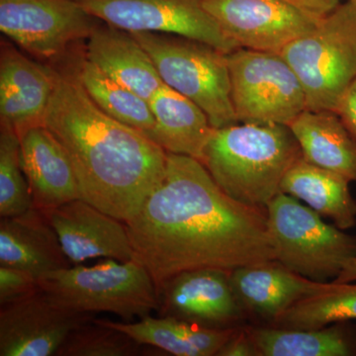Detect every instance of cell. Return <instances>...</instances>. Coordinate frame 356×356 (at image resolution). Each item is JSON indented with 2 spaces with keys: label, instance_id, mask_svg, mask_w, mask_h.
Returning a JSON list of instances; mask_svg holds the SVG:
<instances>
[{
  "label": "cell",
  "instance_id": "obj_31",
  "mask_svg": "<svg viewBox=\"0 0 356 356\" xmlns=\"http://www.w3.org/2000/svg\"><path fill=\"white\" fill-rule=\"evenodd\" d=\"M336 113L356 140V79L341 97Z\"/></svg>",
  "mask_w": 356,
  "mask_h": 356
},
{
  "label": "cell",
  "instance_id": "obj_5",
  "mask_svg": "<svg viewBox=\"0 0 356 356\" xmlns=\"http://www.w3.org/2000/svg\"><path fill=\"white\" fill-rule=\"evenodd\" d=\"M280 54L303 86L307 109L336 112L356 79L355 7L348 1L339 4Z\"/></svg>",
  "mask_w": 356,
  "mask_h": 356
},
{
  "label": "cell",
  "instance_id": "obj_14",
  "mask_svg": "<svg viewBox=\"0 0 356 356\" xmlns=\"http://www.w3.org/2000/svg\"><path fill=\"white\" fill-rule=\"evenodd\" d=\"M57 233L70 264L104 257L127 262L135 259L126 222L74 199L44 212Z\"/></svg>",
  "mask_w": 356,
  "mask_h": 356
},
{
  "label": "cell",
  "instance_id": "obj_10",
  "mask_svg": "<svg viewBox=\"0 0 356 356\" xmlns=\"http://www.w3.org/2000/svg\"><path fill=\"white\" fill-rule=\"evenodd\" d=\"M98 20L74 0H0V30L40 60L60 58L88 40Z\"/></svg>",
  "mask_w": 356,
  "mask_h": 356
},
{
  "label": "cell",
  "instance_id": "obj_19",
  "mask_svg": "<svg viewBox=\"0 0 356 356\" xmlns=\"http://www.w3.org/2000/svg\"><path fill=\"white\" fill-rule=\"evenodd\" d=\"M84 57L147 102L165 84L153 60L135 37L106 23L98 25L88 37Z\"/></svg>",
  "mask_w": 356,
  "mask_h": 356
},
{
  "label": "cell",
  "instance_id": "obj_30",
  "mask_svg": "<svg viewBox=\"0 0 356 356\" xmlns=\"http://www.w3.org/2000/svg\"><path fill=\"white\" fill-rule=\"evenodd\" d=\"M218 356H257L254 344L248 336L247 327H241L228 343L222 346Z\"/></svg>",
  "mask_w": 356,
  "mask_h": 356
},
{
  "label": "cell",
  "instance_id": "obj_13",
  "mask_svg": "<svg viewBox=\"0 0 356 356\" xmlns=\"http://www.w3.org/2000/svg\"><path fill=\"white\" fill-rule=\"evenodd\" d=\"M229 273L201 268L170 278L159 290L161 316L210 329L238 327L245 314L234 295Z\"/></svg>",
  "mask_w": 356,
  "mask_h": 356
},
{
  "label": "cell",
  "instance_id": "obj_21",
  "mask_svg": "<svg viewBox=\"0 0 356 356\" xmlns=\"http://www.w3.org/2000/svg\"><path fill=\"white\" fill-rule=\"evenodd\" d=\"M98 320L123 332L140 346L147 344L177 356L218 355L241 327L210 329L172 317L151 315L140 318L139 322Z\"/></svg>",
  "mask_w": 356,
  "mask_h": 356
},
{
  "label": "cell",
  "instance_id": "obj_29",
  "mask_svg": "<svg viewBox=\"0 0 356 356\" xmlns=\"http://www.w3.org/2000/svg\"><path fill=\"white\" fill-rule=\"evenodd\" d=\"M39 287L34 274L14 267L0 266V304L6 303Z\"/></svg>",
  "mask_w": 356,
  "mask_h": 356
},
{
  "label": "cell",
  "instance_id": "obj_3",
  "mask_svg": "<svg viewBox=\"0 0 356 356\" xmlns=\"http://www.w3.org/2000/svg\"><path fill=\"white\" fill-rule=\"evenodd\" d=\"M301 156L298 140L288 126L236 123L213 129L200 161L229 197L266 208Z\"/></svg>",
  "mask_w": 356,
  "mask_h": 356
},
{
  "label": "cell",
  "instance_id": "obj_11",
  "mask_svg": "<svg viewBox=\"0 0 356 356\" xmlns=\"http://www.w3.org/2000/svg\"><path fill=\"white\" fill-rule=\"evenodd\" d=\"M205 10L240 48L280 53L318 24L285 0H203Z\"/></svg>",
  "mask_w": 356,
  "mask_h": 356
},
{
  "label": "cell",
  "instance_id": "obj_22",
  "mask_svg": "<svg viewBox=\"0 0 356 356\" xmlns=\"http://www.w3.org/2000/svg\"><path fill=\"white\" fill-rule=\"evenodd\" d=\"M288 127L305 161L356 182V140L336 112L307 109Z\"/></svg>",
  "mask_w": 356,
  "mask_h": 356
},
{
  "label": "cell",
  "instance_id": "obj_27",
  "mask_svg": "<svg viewBox=\"0 0 356 356\" xmlns=\"http://www.w3.org/2000/svg\"><path fill=\"white\" fill-rule=\"evenodd\" d=\"M34 208L29 185L21 165L18 134L0 129V217H13Z\"/></svg>",
  "mask_w": 356,
  "mask_h": 356
},
{
  "label": "cell",
  "instance_id": "obj_26",
  "mask_svg": "<svg viewBox=\"0 0 356 356\" xmlns=\"http://www.w3.org/2000/svg\"><path fill=\"white\" fill-rule=\"evenodd\" d=\"M334 282V281H332ZM356 320V283H337L327 291L297 302L270 324L292 329H316Z\"/></svg>",
  "mask_w": 356,
  "mask_h": 356
},
{
  "label": "cell",
  "instance_id": "obj_15",
  "mask_svg": "<svg viewBox=\"0 0 356 356\" xmlns=\"http://www.w3.org/2000/svg\"><path fill=\"white\" fill-rule=\"evenodd\" d=\"M57 72L35 62L13 44H1L0 120L18 136L44 125L56 88Z\"/></svg>",
  "mask_w": 356,
  "mask_h": 356
},
{
  "label": "cell",
  "instance_id": "obj_28",
  "mask_svg": "<svg viewBox=\"0 0 356 356\" xmlns=\"http://www.w3.org/2000/svg\"><path fill=\"white\" fill-rule=\"evenodd\" d=\"M140 344L123 332L92 318L70 332L57 356H133Z\"/></svg>",
  "mask_w": 356,
  "mask_h": 356
},
{
  "label": "cell",
  "instance_id": "obj_2",
  "mask_svg": "<svg viewBox=\"0 0 356 356\" xmlns=\"http://www.w3.org/2000/svg\"><path fill=\"white\" fill-rule=\"evenodd\" d=\"M44 125L69 156L81 198L121 221L137 214L165 175V149L103 112L76 72H57Z\"/></svg>",
  "mask_w": 356,
  "mask_h": 356
},
{
  "label": "cell",
  "instance_id": "obj_6",
  "mask_svg": "<svg viewBox=\"0 0 356 356\" xmlns=\"http://www.w3.org/2000/svg\"><path fill=\"white\" fill-rule=\"evenodd\" d=\"M153 60L163 83L207 114L214 129L238 123L231 97L227 54L210 44L165 33H131Z\"/></svg>",
  "mask_w": 356,
  "mask_h": 356
},
{
  "label": "cell",
  "instance_id": "obj_32",
  "mask_svg": "<svg viewBox=\"0 0 356 356\" xmlns=\"http://www.w3.org/2000/svg\"><path fill=\"white\" fill-rule=\"evenodd\" d=\"M318 19L331 13L341 4V0H285Z\"/></svg>",
  "mask_w": 356,
  "mask_h": 356
},
{
  "label": "cell",
  "instance_id": "obj_34",
  "mask_svg": "<svg viewBox=\"0 0 356 356\" xmlns=\"http://www.w3.org/2000/svg\"><path fill=\"white\" fill-rule=\"evenodd\" d=\"M348 2H350V3L351 4V6H353V7H355V10H356V0H348Z\"/></svg>",
  "mask_w": 356,
  "mask_h": 356
},
{
  "label": "cell",
  "instance_id": "obj_1",
  "mask_svg": "<svg viewBox=\"0 0 356 356\" xmlns=\"http://www.w3.org/2000/svg\"><path fill=\"white\" fill-rule=\"evenodd\" d=\"M126 226L134 259L158 293L184 271L275 259L266 208L229 197L200 161L182 154L168 153L165 175Z\"/></svg>",
  "mask_w": 356,
  "mask_h": 356
},
{
  "label": "cell",
  "instance_id": "obj_12",
  "mask_svg": "<svg viewBox=\"0 0 356 356\" xmlns=\"http://www.w3.org/2000/svg\"><path fill=\"white\" fill-rule=\"evenodd\" d=\"M92 318L57 305L38 287L0 304V356L55 355L70 332Z\"/></svg>",
  "mask_w": 356,
  "mask_h": 356
},
{
  "label": "cell",
  "instance_id": "obj_9",
  "mask_svg": "<svg viewBox=\"0 0 356 356\" xmlns=\"http://www.w3.org/2000/svg\"><path fill=\"white\" fill-rule=\"evenodd\" d=\"M106 24L130 33L177 35L228 54L240 48L205 10L203 0H74Z\"/></svg>",
  "mask_w": 356,
  "mask_h": 356
},
{
  "label": "cell",
  "instance_id": "obj_16",
  "mask_svg": "<svg viewBox=\"0 0 356 356\" xmlns=\"http://www.w3.org/2000/svg\"><path fill=\"white\" fill-rule=\"evenodd\" d=\"M229 282L245 315L264 318L270 324L297 302L334 286L332 281L309 280L276 259L234 269L229 273Z\"/></svg>",
  "mask_w": 356,
  "mask_h": 356
},
{
  "label": "cell",
  "instance_id": "obj_24",
  "mask_svg": "<svg viewBox=\"0 0 356 356\" xmlns=\"http://www.w3.org/2000/svg\"><path fill=\"white\" fill-rule=\"evenodd\" d=\"M257 356H353L356 332L348 322L316 329L248 327Z\"/></svg>",
  "mask_w": 356,
  "mask_h": 356
},
{
  "label": "cell",
  "instance_id": "obj_17",
  "mask_svg": "<svg viewBox=\"0 0 356 356\" xmlns=\"http://www.w3.org/2000/svg\"><path fill=\"white\" fill-rule=\"evenodd\" d=\"M19 139L21 165L34 208L48 212L81 198L69 156L46 126L27 129Z\"/></svg>",
  "mask_w": 356,
  "mask_h": 356
},
{
  "label": "cell",
  "instance_id": "obj_7",
  "mask_svg": "<svg viewBox=\"0 0 356 356\" xmlns=\"http://www.w3.org/2000/svg\"><path fill=\"white\" fill-rule=\"evenodd\" d=\"M267 227L275 259L314 281H334L356 257V236L323 221L321 215L285 193L266 207Z\"/></svg>",
  "mask_w": 356,
  "mask_h": 356
},
{
  "label": "cell",
  "instance_id": "obj_23",
  "mask_svg": "<svg viewBox=\"0 0 356 356\" xmlns=\"http://www.w3.org/2000/svg\"><path fill=\"white\" fill-rule=\"evenodd\" d=\"M350 182L343 175L301 156L283 177L280 193L304 201L321 216L330 218L334 226L346 231L356 225V199L351 195Z\"/></svg>",
  "mask_w": 356,
  "mask_h": 356
},
{
  "label": "cell",
  "instance_id": "obj_4",
  "mask_svg": "<svg viewBox=\"0 0 356 356\" xmlns=\"http://www.w3.org/2000/svg\"><path fill=\"white\" fill-rule=\"evenodd\" d=\"M40 289L57 305L83 314L106 312L125 322L159 310V293L151 274L138 262L105 259L44 274Z\"/></svg>",
  "mask_w": 356,
  "mask_h": 356
},
{
  "label": "cell",
  "instance_id": "obj_8",
  "mask_svg": "<svg viewBox=\"0 0 356 356\" xmlns=\"http://www.w3.org/2000/svg\"><path fill=\"white\" fill-rule=\"evenodd\" d=\"M227 58L238 123L289 126L307 110L303 86L280 53L238 48Z\"/></svg>",
  "mask_w": 356,
  "mask_h": 356
},
{
  "label": "cell",
  "instance_id": "obj_25",
  "mask_svg": "<svg viewBox=\"0 0 356 356\" xmlns=\"http://www.w3.org/2000/svg\"><path fill=\"white\" fill-rule=\"evenodd\" d=\"M76 74L89 98L111 118L145 134L154 128V114L145 98L117 83L86 57Z\"/></svg>",
  "mask_w": 356,
  "mask_h": 356
},
{
  "label": "cell",
  "instance_id": "obj_20",
  "mask_svg": "<svg viewBox=\"0 0 356 356\" xmlns=\"http://www.w3.org/2000/svg\"><path fill=\"white\" fill-rule=\"evenodd\" d=\"M154 125L146 135L166 153L201 161L213 128L207 114L189 98L163 84L151 99Z\"/></svg>",
  "mask_w": 356,
  "mask_h": 356
},
{
  "label": "cell",
  "instance_id": "obj_33",
  "mask_svg": "<svg viewBox=\"0 0 356 356\" xmlns=\"http://www.w3.org/2000/svg\"><path fill=\"white\" fill-rule=\"evenodd\" d=\"M334 282H356V257L346 262L343 271L339 273V275L334 280Z\"/></svg>",
  "mask_w": 356,
  "mask_h": 356
},
{
  "label": "cell",
  "instance_id": "obj_18",
  "mask_svg": "<svg viewBox=\"0 0 356 356\" xmlns=\"http://www.w3.org/2000/svg\"><path fill=\"white\" fill-rule=\"evenodd\" d=\"M70 264L43 211L32 208L0 219V266L22 269L39 280Z\"/></svg>",
  "mask_w": 356,
  "mask_h": 356
}]
</instances>
